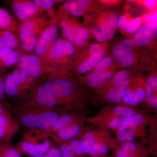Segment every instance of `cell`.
<instances>
[{"instance_id":"6da1fadb","label":"cell","mask_w":157,"mask_h":157,"mask_svg":"<svg viewBox=\"0 0 157 157\" xmlns=\"http://www.w3.org/2000/svg\"><path fill=\"white\" fill-rule=\"evenodd\" d=\"M9 111L16 118L20 125L27 129H49L56 122L66 110L58 108H45L15 105L11 106Z\"/></svg>"},{"instance_id":"7a4b0ae2","label":"cell","mask_w":157,"mask_h":157,"mask_svg":"<svg viewBox=\"0 0 157 157\" xmlns=\"http://www.w3.org/2000/svg\"><path fill=\"white\" fill-rule=\"evenodd\" d=\"M75 52L73 43L67 39H57L41 57L48 73V79L67 77L68 65Z\"/></svg>"},{"instance_id":"3957f363","label":"cell","mask_w":157,"mask_h":157,"mask_svg":"<svg viewBox=\"0 0 157 157\" xmlns=\"http://www.w3.org/2000/svg\"><path fill=\"white\" fill-rule=\"evenodd\" d=\"M52 9L43 11L20 23L17 32L20 50L31 53L40 34L55 16Z\"/></svg>"},{"instance_id":"277c9868","label":"cell","mask_w":157,"mask_h":157,"mask_svg":"<svg viewBox=\"0 0 157 157\" xmlns=\"http://www.w3.org/2000/svg\"><path fill=\"white\" fill-rule=\"evenodd\" d=\"M41 79L32 77L15 68L5 77V95L17 104L26 99Z\"/></svg>"},{"instance_id":"5b68a950","label":"cell","mask_w":157,"mask_h":157,"mask_svg":"<svg viewBox=\"0 0 157 157\" xmlns=\"http://www.w3.org/2000/svg\"><path fill=\"white\" fill-rule=\"evenodd\" d=\"M50 137L44 130L27 129L24 132L16 147L21 155L30 157L45 154L54 145Z\"/></svg>"},{"instance_id":"8992f818","label":"cell","mask_w":157,"mask_h":157,"mask_svg":"<svg viewBox=\"0 0 157 157\" xmlns=\"http://www.w3.org/2000/svg\"><path fill=\"white\" fill-rule=\"evenodd\" d=\"M51 79L59 108L66 111L76 112L80 103L77 96V86L75 82L68 77Z\"/></svg>"},{"instance_id":"52a82bcc","label":"cell","mask_w":157,"mask_h":157,"mask_svg":"<svg viewBox=\"0 0 157 157\" xmlns=\"http://www.w3.org/2000/svg\"><path fill=\"white\" fill-rule=\"evenodd\" d=\"M15 105L59 108L51 79H41L26 99Z\"/></svg>"},{"instance_id":"ba28073f","label":"cell","mask_w":157,"mask_h":157,"mask_svg":"<svg viewBox=\"0 0 157 157\" xmlns=\"http://www.w3.org/2000/svg\"><path fill=\"white\" fill-rule=\"evenodd\" d=\"M134 108L124 106H117L103 110L93 117L92 122L112 130H117L127 120L137 114Z\"/></svg>"},{"instance_id":"9c48e42d","label":"cell","mask_w":157,"mask_h":157,"mask_svg":"<svg viewBox=\"0 0 157 157\" xmlns=\"http://www.w3.org/2000/svg\"><path fill=\"white\" fill-rule=\"evenodd\" d=\"M103 131L86 132L82 137L85 155L91 157H104L109 151L108 137Z\"/></svg>"},{"instance_id":"30bf717a","label":"cell","mask_w":157,"mask_h":157,"mask_svg":"<svg viewBox=\"0 0 157 157\" xmlns=\"http://www.w3.org/2000/svg\"><path fill=\"white\" fill-rule=\"evenodd\" d=\"M19 51L21 56L15 68L32 77L48 79V73L42 58L33 52L26 53Z\"/></svg>"},{"instance_id":"8fae6325","label":"cell","mask_w":157,"mask_h":157,"mask_svg":"<svg viewBox=\"0 0 157 157\" xmlns=\"http://www.w3.org/2000/svg\"><path fill=\"white\" fill-rule=\"evenodd\" d=\"M147 124V118L143 114L137 113L126 121L117 132L118 140L122 142H134L137 138L143 135Z\"/></svg>"},{"instance_id":"7c38bea8","label":"cell","mask_w":157,"mask_h":157,"mask_svg":"<svg viewBox=\"0 0 157 157\" xmlns=\"http://www.w3.org/2000/svg\"><path fill=\"white\" fill-rule=\"evenodd\" d=\"M57 23V16L56 15L42 31L37 40L33 52L40 57L45 55L51 45L57 39L59 34Z\"/></svg>"},{"instance_id":"4fadbf2b","label":"cell","mask_w":157,"mask_h":157,"mask_svg":"<svg viewBox=\"0 0 157 157\" xmlns=\"http://www.w3.org/2000/svg\"><path fill=\"white\" fill-rule=\"evenodd\" d=\"M129 82V74L127 70H121L116 73L106 94L107 101L113 104L120 103L124 93L128 85Z\"/></svg>"},{"instance_id":"5bb4252c","label":"cell","mask_w":157,"mask_h":157,"mask_svg":"<svg viewBox=\"0 0 157 157\" xmlns=\"http://www.w3.org/2000/svg\"><path fill=\"white\" fill-rule=\"evenodd\" d=\"M7 3L21 22L45 11L39 8L34 1L13 0Z\"/></svg>"},{"instance_id":"9a60e30c","label":"cell","mask_w":157,"mask_h":157,"mask_svg":"<svg viewBox=\"0 0 157 157\" xmlns=\"http://www.w3.org/2000/svg\"><path fill=\"white\" fill-rule=\"evenodd\" d=\"M19 124L9 110L5 108L0 115V142L11 143L20 128Z\"/></svg>"},{"instance_id":"2e32d148","label":"cell","mask_w":157,"mask_h":157,"mask_svg":"<svg viewBox=\"0 0 157 157\" xmlns=\"http://www.w3.org/2000/svg\"><path fill=\"white\" fill-rule=\"evenodd\" d=\"M133 39L126 38L117 44L113 48V56L118 62L124 67H129L135 61L133 53Z\"/></svg>"},{"instance_id":"e0dca14e","label":"cell","mask_w":157,"mask_h":157,"mask_svg":"<svg viewBox=\"0 0 157 157\" xmlns=\"http://www.w3.org/2000/svg\"><path fill=\"white\" fill-rule=\"evenodd\" d=\"M118 17L114 14H109L94 28V34L100 42L112 39L117 27Z\"/></svg>"},{"instance_id":"ac0fdd59","label":"cell","mask_w":157,"mask_h":157,"mask_svg":"<svg viewBox=\"0 0 157 157\" xmlns=\"http://www.w3.org/2000/svg\"><path fill=\"white\" fill-rule=\"evenodd\" d=\"M89 57L84 61L79 63L76 67V71L82 74L90 71L102 60L105 52L102 47L98 44H93L90 48Z\"/></svg>"},{"instance_id":"d6986e66","label":"cell","mask_w":157,"mask_h":157,"mask_svg":"<svg viewBox=\"0 0 157 157\" xmlns=\"http://www.w3.org/2000/svg\"><path fill=\"white\" fill-rule=\"evenodd\" d=\"M83 116L82 114L78 112L66 111L52 126L44 131L49 136L55 135L62 129L73 123Z\"/></svg>"},{"instance_id":"ffe728a7","label":"cell","mask_w":157,"mask_h":157,"mask_svg":"<svg viewBox=\"0 0 157 157\" xmlns=\"http://www.w3.org/2000/svg\"><path fill=\"white\" fill-rule=\"evenodd\" d=\"M20 56L18 48H0V73L17 64Z\"/></svg>"},{"instance_id":"44dd1931","label":"cell","mask_w":157,"mask_h":157,"mask_svg":"<svg viewBox=\"0 0 157 157\" xmlns=\"http://www.w3.org/2000/svg\"><path fill=\"white\" fill-rule=\"evenodd\" d=\"M84 117L71 124L56 133L55 136L58 139L63 142H68L78 137L84 125Z\"/></svg>"},{"instance_id":"7402d4cb","label":"cell","mask_w":157,"mask_h":157,"mask_svg":"<svg viewBox=\"0 0 157 157\" xmlns=\"http://www.w3.org/2000/svg\"><path fill=\"white\" fill-rule=\"evenodd\" d=\"M156 26L145 23L140 26L135 34L133 41L134 43L140 46H145L151 40L156 36Z\"/></svg>"},{"instance_id":"603a6c76","label":"cell","mask_w":157,"mask_h":157,"mask_svg":"<svg viewBox=\"0 0 157 157\" xmlns=\"http://www.w3.org/2000/svg\"><path fill=\"white\" fill-rule=\"evenodd\" d=\"M145 92L146 90L141 87L135 89L127 87L124 93L121 101L128 106L138 105L145 99Z\"/></svg>"},{"instance_id":"cb8c5ba5","label":"cell","mask_w":157,"mask_h":157,"mask_svg":"<svg viewBox=\"0 0 157 157\" xmlns=\"http://www.w3.org/2000/svg\"><path fill=\"white\" fill-rule=\"evenodd\" d=\"M19 23L7 9L0 7V29L17 34Z\"/></svg>"},{"instance_id":"d4e9b609","label":"cell","mask_w":157,"mask_h":157,"mask_svg":"<svg viewBox=\"0 0 157 157\" xmlns=\"http://www.w3.org/2000/svg\"><path fill=\"white\" fill-rule=\"evenodd\" d=\"M91 2L89 0H69L65 2L62 9L66 14L81 16Z\"/></svg>"},{"instance_id":"484cf974","label":"cell","mask_w":157,"mask_h":157,"mask_svg":"<svg viewBox=\"0 0 157 157\" xmlns=\"http://www.w3.org/2000/svg\"><path fill=\"white\" fill-rule=\"evenodd\" d=\"M145 99L150 107L157 109V78L156 76H150L146 82Z\"/></svg>"},{"instance_id":"4316f807","label":"cell","mask_w":157,"mask_h":157,"mask_svg":"<svg viewBox=\"0 0 157 157\" xmlns=\"http://www.w3.org/2000/svg\"><path fill=\"white\" fill-rule=\"evenodd\" d=\"M113 73L108 70L94 71L88 76L87 80L90 86L98 87L105 84L112 78Z\"/></svg>"},{"instance_id":"83f0119b","label":"cell","mask_w":157,"mask_h":157,"mask_svg":"<svg viewBox=\"0 0 157 157\" xmlns=\"http://www.w3.org/2000/svg\"><path fill=\"white\" fill-rule=\"evenodd\" d=\"M19 45L17 34L0 29V48H17Z\"/></svg>"},{"instance_id":"f1b7e54d","label":"cell","mask_w":157,"mask_h":157,"mask_svg":"<svg viewBox=\"0 0 157 157\" xmlns=\"http://www.w3.org/2000/svg\"><path fill=\"white\" fill-rule=\"evenodd\" d=\"M0 157H22L11 143L0 142Z\"/></svg>"},{"instance_id":"f546056e","label":"cell","mask_w":157,"mask_h":157,"mask_svg":"<svg viewBox=\"0 0 157 157\" xmlns=\"http://www.w3.org/2000/svg\"><path fill=\"white\" fill-rule=\"evenodd\" d=\"M49 137L59 147L61 157H76L67 142H63L59 140L54 135H51Z\"/></svg>"},{"instance_id":"4dcf8cb0","label":"cell","mask_w":157,"mask_h":157,"mask_svg":"<svg viewBox=\"0 0 157 157\" xmlns=\"http://www.w3.org/2000/svg\"><path fill=\"white\" fill-rule=\"evenodd\" d=\"M120 148L135 157H142L143 156V151L135 142H122Z\"/></svg>"},{"instance_id":"1f68e13d","label":"cell","mask_w":157,"mask_h":157,"mask_svg":"<svg viewBox=\"0 0 157 157\" xmlns=\"http://www.w3.org/2000/svg\"><path fill=\"white\" fill-rule=\"evenodd\" d=\"M70 148L76 157H85L84 148L82 140L77 138L68 141Z\"/></svg>"},{"instance_id":"d6a6232c","label":"cell","mask_w":157,"mask_h":157,"mask_svg":"<svg viewBox=\"0 0 157 157\" xmlns=\"http://www.w3.org/2000/svg\"><path fill=\"white\" fill-rule=\"evenodd\" d=\"M90 33L88 30L86 28L78 26L76 31V36L74 39L73 45L81 46L84 45L86 41L89 37Z\"/></svg>"},{"instance_id":"836d02e7","label":"cell","mask_w":157,"mask_h":157,"mask_svg":"<svg viewBox=\"0 0 157 157\" xmlns=\"http://www.w3.org/2000/svg\"><path fill=\"white\" fill-rule=\"evenodd\" d=\"M142 23V20L140 17H137L128 21L125 27V30L127 33L133 34L136 33L140 27Z\"/></svg>"},{"instance_id":"e575fe53","label":"cell","mask_w":157,"mask_h":157,"mask_svg":"<svg viewBox=\"0 0 157 157\" xmlns=\"http://www.w3.org/2000/svg\"><path fill=\"white\" fill-rule=\"evenodd\" d=\"M34 2L37 6L43 11H48L52 9L56 3L59 1L53 0H34Z\"/></svg>"},{"instance_id":"d590c367","label":"cell","mask_w":157,"mask_h":157,"mask_svg":"<svg viewBox=\"0 0 157 157\" xmlns=\"http://www.w3.org/2000/svg\"><path fill=\"white\" fill-rule=\"evenodd\" d=\"M112 59L109 56H107L102 59L95 67V71H103L107 70V68L112 64Z\"/></svg>"},{"instance_id":"8d00e7d4","label":"cell","mask_w":157,"mask_h":157,"mask_svg":"<svg viewBox=\"0 0 157 157\" xmlns=\"http://www.w3.org/2000/svg\"><path fill=\"white\" fill-rule=\"evenodd\" d=\"M36 157H61V155L59 147L54 144L45 154Z\"/></svg>"},{"instance_id":"74e56055","label":"cell","mask_w":157,"mask_h":157,"mask_svg":"<svg viewBox=\"0 0 157 157\" xmlns=\"http://www.w3.org/2000/svg\"><path fill=\"white\" fill-rule=\"evenodd\" d=\"M157 11H155L153 13L146 14L144 17V20L151 25L156 26L157 21Z\"/></svg>"},{"instance_id":"f35d334b","label":"cell","mask_w":157,"mask_h":157,"mask_svg":"<svg viewBox=\"0 0 157 157\" xmlns=\"http://www.w3.org/2000/svg\"><path fill=\"white\" fill-rule=\"evenodd\" d=\"M5 95V77L0 73V101Z\"/></svg>"},{"instance_id":"ab89813d","label":"cell","mask_w":157,"mask_h":157,"mask_svg":"<svg viewBox=\"0 0 157 157\" xmlns=\"http://www.w3.org/2000/svg\"><path fill=\"white\" fill-rule=\"evenodd\" d=\"M128 22L125 16L124 15H121L118 19L117 27L121 29L125 28Z\"/></svg>"},{"instance_id":"60d3db41","label":"cell","mask_w":157,"mask_h":157,"mask_svg":"<svg viewBox=\"0 0 157 157\" xmlns=\"http://www.w3.org/2000/svg\"><path fill=\"white\" fill-rule=\"evenodd\" d=\"M115 155L116 157H135L120 148L117 149Z\"/></svg>"},{"instance_id":"b9f144b4","label":"cell","mask_w":157,"mask_h":157,"mask_svg":"<svg viewBox=\"0 0 157 157\" xmlns=\"http://www.w3.org/2000/svg\"><path fill=\"white\" fill-rule=\"evenodd\" d=\"M157 1L155 0H146L144 1L145 6L149 9H152L155 7Z\"/></svg>"},{"instance_id":"7bdbcfd3","label":"cell","mask_w":157,"mask_h":157,"mask_svg":"<svg viewBox=\"0 0 157 157\" xmlns=\"http://www.w3.org/2000/svg\"><path fill=\"white\" fill-rule=\"evenodd\" d=\"M5 108H6L5 107H3L2 104V103L1 102V101H0V115L2 113Z\"/></svg>"}]
</instances>
